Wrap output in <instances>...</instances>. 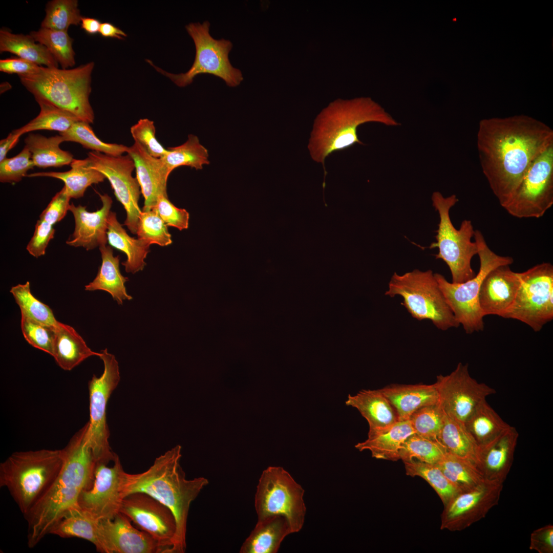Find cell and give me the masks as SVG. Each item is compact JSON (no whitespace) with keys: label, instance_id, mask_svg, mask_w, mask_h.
<instances>
[{"label":"cell","instance_id":"1","mask_svg":"<svg viewBox=\"0 0 553 553\" xmlns=\"http://www.w3.org/2000/svg\"><path fill=\"white\" fill-rule=\"evenodd\" d=\"M476 143L483 174L504 208L530 164L553 145V130L526 115L484 119Z\"/></svg>","mask_w":553,"mask_h":553},{"label":"cell","instance_id":"2","mask_svg":"<svg viewBox=\"0 0 553 553\" xmlns=\"http://www.w3.org/2000/svg\"><path fill=\"white\" fill-rule=\"evenodd\" d=\"M89 421L63 448L65 461L45 496L24 516L28 523L27 544L34 547L70 510L78 507L81 492L90 488L96 462L89 441Z\"/></svg>","mask_w":553,"mask_h":553},{"label":"cell","instance_id":"3","mask_svg":"<svg viewBox=\"0 0 553 553\" xmlns=\"http://www.w3.org/2000/svg\"><path fill=\"white\" fill-rule=\"evenodd\" d=\"M181 447L177 445L156 458L145 472H125L122 481L123 498L137 492L144 493L157 499L173 513L177 530L173 553L185 552L187 520L190 505L208 480L203 477L188 480L180 464Z\"/></svg>","mask_w":553,"mask_h":553},{"label":"cell","instance_id":"4","mask_svg":"<svg viewBox=\"0 0 553 553\" xmlns=\"http://www.w3.org/2000/svg\"><path fill=\"white\" fill-rule=\"evenodd\" d=\"M369 122L388 126L399 124L369 97L337 99L317 116L308 148L312 159L322 164L325 177L327 174L325 159L334 152L343 151L356 143L363 144L358 139L357 128Z\"/></svg>","mask_w":553,"mask_h":553},{"label":"cell","instance_id":"5","mask_svg":"<svg viewBox=\"0 0 553 553\" xmlns=\"http://www.w3.org/2000/svg\"><path fill=\"white\" fill-rule=\"evenodd\" d=\"M64 461L62 449L15 452L0 463V486L7 488L24 516L49 491Z\"/></svg>","mask_w":553,"mask_h":553},{"label":"cell","instance_id":"6","mask_svg":"<svg viewBox=\"0 0 553 553\" xmlns=\"http://www.w3.org/2000/svg\"><path fill=\"white\" fill-rule=\"evenodd\" d=\"M94 66L91 62L70 69L40 66L37 72L19 77L35 99L46 100L91 124L94 120L89 101Z\"/></svg>","mask_w":553,"mask_h":553},{"label":"cell","instance_id":"7","mask_svg":"<svg viewBox=\"0 0 553 553\" xmlns=\"http://www.w3.org/2000/svg\"><path fill=\"white\" fill-rule=\"evenodd\" d=\"M385 295L401 296V304L413 317L418 321L430 320L440 330L460 325L431 270L414 269L402 275L395 272Z\"/></svg>","mask_w":553,"mask_h":553},{"label":"cell","instance_id":"8","mask_svg":"<svg viewBox=\"0 0 553 553\" xmlns=\"http://www.w3.org/2000/svg\"><path fill=\"white\" fill-rule=\"evenodd\" d=\"M474 237L480 260L478 273L474 278L462 283H453L442 274L434 273L456 320L467 334L484 329V316L479 304V293L484 279L496 267L514 262L512 257L499 256L492 251L480 230H475Z\"/></svg>","mask_w":553,"mask_h":553},{"label":"cell","instance_id":"9","mask_svg":"<svg viewBox=\"0 0 553 553\" xmlns=\"http://www.w3.org/2000/svg\"><path fill=\"white\" fill-rule=\"evenodd\" d=\"M432 205L438 211L439 222L436 231V242L429 248H438L435 255L436 259L442 260L449 267L453 283H462L476 275L471 266L473 257L478 254V246L472 242L475 230L471 220L462 221L459 229L454 226L450 217V210L458 201L455 195L444 197L439 192L432 196Z\"/></svg>","mask_w":553,"mask_h":553},{"label":"cell","instance_id":"10","mask_svg":"<svg viewBox=\"0 0 553 553\" xmlns=\"http://www.w3.org/2000/svg\"><path fill=\"white\" fill-rule=\"evenodd\" d=\"M210 24L205 21L190 23L185 28L194 40L196 55L194 63L185 73L174 74L166 72L147 61L162 74L168 77L177 86L184 87L191 84L199 74H209L223 80L231 87H237L243 79L241 71L231 64L228 55L232 48L229 40L214 39L209 34Z\"/></svg>","mask_w":553,"mask_h":553},{"label":"cell","instance_id":"11","mask_svg":"<svg viewBox=\"0 0 553 553\" xmlns=\"http://www.w3.org/2000/svg\"><path fill=\"white\" fill-rule=\"evenodd\" d=\"M304 490L281 466H269L262 473L257 486L254 507L258 520L282 515L288 520L292 533L304 523L306 507Z\"/></svg>","mask_w":553,"mask_h":553},{"label":"cell","instance_id":"12","mask_svg":"<svg viewBox=\"0 0 553 553\" xmlns=\"http://www.w3.org/2000/svg\"><path fill=\"white\" fill-rule=\"evenodd\" d=\"M519 275L514 302L502 317L519 321L539 332L553 319V266L543 262Z\"/></svg>","mask_w":553,"mask_h":553},{"label":"cell","instance_id":"13","mask_svg":"<svg viewBox=\"0 0 553 553\" xmlns=\"http://www.w3.org/2000/svg\"><path fill=\"white\" fill-rule=\"evenodd\" d=\"M104 365L99 377L93 375L88 382L90 400L89 441L97 463L109 464L117 455L109 443L110 431L107 422V407L109 398L120 381L118 363L107 348L100 352Z\"/></svg>","mask_w":553,"mask_h":553},{"label":"cell","instance_id":"14","mask_svg":"<svg viewBox=\"0 0 553 553\" xmlns=\"http://www.w3.org/2000/svg\"><path fill=\"white\" fill-rule=\"evenodd\" d=\"M553 205V145L530 164L513 197L504 208L520 218H540Z\"/></svg>","mask_w":553,"mask_h":553},{"label":"cell","instance_id":"15","mask_svg":"<svg viewBox=\"0 0 553 553\" xmlns=\"http://www.w3.org/2000/svg\"><path fill=\"white\" fill-rule=\"evenodd\" d=\"M434 385L443 412L463 423L487 396L496 393L494 388L473 378L468 365L461 363L450 374L437 376Z\"/></svg>","mask_w":553,"mask_h":553},{"label":"cell","instance_id":"16","mask_svg":"<svg viewBox=\"0 0 553 553\" xmlns=\"http://www.w3.org/2000/svg\"><path fill=\"white\" fill-rule=\"evenodd\" d=\"M87 165L101 173L108 179L117 199L122 204L126 213L124 225L131 233L136 234L141 212L139 206L140 186L136 178L132 176L135 164L131 156H113L91 151L83 159Z\"/></svg>","mask_w":553,"mask_h":553},{"label":"cell","instance_id":"17","mask_svg":"<svg viewBox=\"0 0 553 553\" xmlns=\"http://www.w3.org/2000/svg\"><path fill=\"white\" fill-rule=\"evenodd\" d=\"M96 464L91 487L82 491L78 500V507L94 520L112 519L120 512L123 497L122 484L124 474L118 455L109 466Z\"/></svg>","mask_w":553,"mask_h":553},{"label":"cell","instance_id":"18","mask_svg":"<svg viewBox=\"0 0 553 553\" xmlns=\"http://www.w3.org/2000/svg\"><path fill=\"white\" fill-rule=\"evenodd\" d=\"M503 483L486 479L477 486L459 493L444 505L441 529L461 531L484 518L498 504Z\"/></svg>","mask_w":553,"mask_h":553},{"label":"cell","instance_id":"19","mask_svg":"<svg viewBox=\"0 0 553 553\" xmlns=\"http://www.w3.org/2000/svg\"><path fill=\"white\" fill-rule=\"evenodd\" d=\"M120 512L173 553L177 524L166 506L147 494L137 492L123 498Z\"/></svg>","mask_w":553,"mask_h":553},{"label":"cell","instance_id":"20","mask_svg":"<svg viewBox=\"0 0 553 553\" xmlns=\"http://www.w3.org/2000/svg\"><path fill=\"white\" fill-rule=\"evenodd\" d=\"M131 520L119 512L112 519L99 521L102 553H171L146 532L135 528Z\"/></svg>","mask_w":553,"mask_h":553},{"label":"cell","instance_id":"21","mask_svg":"<svg viewBox=\"0 0 553 553\" xmlns=\"http://www.w3.org/2000/svg\"><path fill=\"white\" fill-rule=\"evenodd\" d=\"M509 265L490 271L484 279L479 293V304L484 316L502 317L513 304L521 283L519 272Z\"/></svg>","mask_w":553,"mask_h":553},{"label":"cell","instance_id":"22","mask_svg":"<svg viewBox=\"0 0 553 553\" xmlns=\"http://www.w3.org/2000/svg\"><path fill=\"white\" fill-rule=\"evenodd\" d=\"M98 195L102 207L95 211H87L86 206L70 204L69 211L74 216L75 228L66 241L69 246L82 247L89 250L106 245L108 219L113 201L107 194Z\"/></svg>","mask_w":553,"mask_h":553},{"label":"cell","instance_id":"23","mask_svg":"<svg viewBox=\"0 0 553 553\" xmlns=\"http://www.w3.org/2000/svg\"><path fill=\"white\" fill-rule=\"evenodd\" d=\"M127 154L134 162L136 178L144 199L142 210H151L160 196H167L169 174L160 158L152 156L137 142L129 147Z\"/></svg>","mask_w":553,"mask_h":553},{"label":"cell","instance_id":"24","mask_svg":"<svg viewBox=\"0 0 553 553\" xmlns=\"http://www.w3.org/2000/svg\"><path fill=\"white\" fill-rule=\"evenodd\" d=\"M518 436L511 426L479 448L478 466L486 479L504 482L513 464Z\"/></svg>","mask_w":553,"mask_h":553},{"label":"cell","instance_id":"25","mask_svg":"<svg viewBox=\"0 0 553 553\" xmlns=\"http://www.w3.org/2000/svg\"><path fill=\"white\" fill-rule=\"evenodd\" d=\"M379 390L394 407L399 420H408L418 409L439 403L434 384H392Z\"/></svg>","mask_w":553,"mask_h":553},{"label":"cell","instance_id":"26","mask_svg":"<svg viewBox=\"0 0 553 553\" xmlns=\"http://www.w3.org/2000/svg\"><path fill=\"white\" fill-rule=\"evenodd\" d=\"M345 403L356 408L367 420L369 432L386 429L399 421L394 407L379 389L349 394Z\"/></svg>","mask_w":553,"mask_h":553},{"label":"cell","instance_id":"27","mask_svg":"<svg viewBox=\"0 0 553 553\" xmlns=\"http://www.w3.org/2000/svg\"><path fill=\"white\" fill-rule=\"evenodd\" d=\"M414 433L409 419L399 420L386 429L368 432V438L355 447L360 452L370 451L372 457L376 459L397 461L400 459L401 445Z\"/></svg>","mask_w":553,"mask_h":553},{"label":"cell","instance_id":"28","mask_svg":"<svg viewBox=\"0 0 553 553\" xmlns=\"http://www.w3.org/2000/svg\"><path fill=\"white\" fill-rule=\"evenodd\" d=\"M291 534L289 523L282 515H271L259 519L239 552L276 553L284 538Z\"/></svg>","mask_w":553,"mask_h":553},{"label":"cell","instance_id":"29","mask_svg":"<svg viewBox=\"0 0 553 553\" xmlns=\"http://www.w3.org/2000/svg\"><path fill=\"white\" fill-rule=\"evenodd\" d=\"M99 354L87 346L73 327L58 321L55 328L52 356L62 369L70 371L89 357H99Z\"/></svg>","mask_w":553,"mask_h":553},{"label":"cell","instance_id":"30","mask_svg":"<svg viewBox=\"0 0 553 553\" xmlns=\"http://www.w3.org/2000/svg\"><path fill=\"white\" fill-rule=\"evenodd\" d=\"M102 259L101 265L93 281L84 286L86 291L103 290L109 293L119 305L124 300H131L125 283L129 278L122 275L119 269V256H114L110 246L99 247Z\"/></svg>","mask_w":553,"mask_h":553},{"label":"cell","instance_id":"31","mask_svg":"<svg viewBox=\"0 0 553 553\" xmlns=\"http://www.w3.org/2000/svg\"><path fill=\"white\" fill-rule=\"evenodd\" d=\"M107 239L109 244L123 252L126 260L122 263L126 272L135 273L146 265L145 259L150 252V244L146 241L130 236L117 218L116 214L110 211L108 219Z\"/></svg>","mask_w":553,"mask_h":553},{"label":"cell","instance_id":"32","mask_svg":"<svg viewBox=\"0 0 553 553\" xmlns=\"http://www.w3.org/2000/svg\"><path fill=\"white\" fill-rule=\"evenodd\" d=\"M24 141L35 166L43 168L61 167L71 164L74 159L71 153L60 148V144L65 142L60 135L47 137L31 133Z\"/></svg>","mask_w":553,"mask_h":553},{"label":"cell","instance_id":"33","mask_svg":"<svg viewBox=\"0 0 553 553\" xmlns=\"http://www.w3.org/2000/svg\"><path fill=\"white\" fill-rule=\"evenodd\" d=\"M71 166L66 172H37L27 174L26 177H46L61 180L69 196L75 199L82 197L88 187L102 182L106 179L100 172L89 167L83 159H74Z\"/></svg>","mask_w":553,"mask_h":553},{"label":"cell","instance_id":"34","mask_svg":"<svg viewBox=\"0 0 553 553\" xmlns=\"http://www.w3.org/2000/svg\"><path fill=\"white\" fill-rule=\"evenodd\" d=\"M36 42L30 34H14L4 29L0 30L1 52L13 53L39 66L58 68V62L46 47Z\"/></svg>","mask_w":553,"mask_h":553},{"label":"cell","instance_id":"35","mask_svg":"<svg viewBox=\"0 0 553 553\" xmlns=\"http://www.w3.org/2000/svg\"><path fill=\"white\" fill-rule=\"evenodd\" d=\"M437 440L446 453L468 459L478 466L479 447L464 423L444 413L443 424Z\"/></svg>","mask_w":553,"mask_h":553},{"label":"cell","instance_id":"36","mask_svg":"<svg viewBox=\"0 0 553 553\" xmlns=\"http://www.w3.org/2000/svg\"><path fill=\"white\" fill-rule=\"evenodd\" d=\"M50 534L63 538L76 537L92 543L100 552L99 521L91 518L79 507L70 510L52 528Z\"/></svg>","mask_w":553,"mask_h":553},{"label":"cell","instance_id":"37","mask_svg":"<svg viewBox=\"0 0 553 553\" xmlns=\"http://www.w3.org/2000/svg\"><path fill=\"white\" fill-rule=\"evenodd\" d=\"M464 424L479 448L511 427L486 400L476 408Z\"/></svg>","mask_w":553,"mask_h":553},{"label":"cell","instance_id":"38","mask_svg":"<svg viewBox=\"0 0 553 553\" xmlns=\"http://www.w3.org/2000/svg\"><path fill=\"white\" fill-rule=\"evenodd\" d=\"M436 464L459 492L471 490L486 479L475 463L448 453Z\"/></svg>","mask_w":553,"mask_h":553},{"label":"cell","instance_id":"39","mask_svg":"<svg viewBox=\"0 0 553 553\" xmlns=\"http://www.w3.org/2000/svg\"><path fill=\"white\" fill-rule=\"evenodd\" d=\"M40 107V112L25 125L13 130L22 135L37 130L57 131L60 133L68 130L80 120L71 113L56 107L41 99H35Z\"/></svg>","mask_w":553,"mask_h":553},{"label":"cell","instance_id":"40","mask_svg":"<svg viewBox=\"0 0 553 553\" xmlns=\"http://www.w3.org/2000/svg\"><path fill=\"white\" fill-rule=\"evenodd\" d=\"M207 150L200 143L198 138L190 134L185 143L168 148L167 153L160 158L170 174L182 166L201 169L204 165L209 164Z\"/></svg>","mask_w":553,"mask_h":553},{"label":"cell","instance_id":"41","mask_svg":"<svg viewBox=\"0 0 553 553\" xmlns=\"http://www.w3.org/2000/svg\"><path fill=\"white\" fill-rule=\"evenodd\" d=\"M35 41L44 45L63 69H68L75 64L73 39L65 31L40 28L30 32Z\"/></svg>","mask_w":553,"mask_h":553},{"label":"cell","instance_id":"42","mask_svg":"<svg viewBox=\"0 0 553 553\" xmlns=\"http://www.w3.org/2000/svg\"><path fill=\"white\" fill-rule=\"evenodd\" d=\"M404 464L406 474L424 479L435 491L444 505L460 493L436 464L417 461L404 462Z\"/></svg>","mask_w":553,"mask_h":553},{"label":"cell","instance_id":"43","mask_svg":"<svg viewBox=\"0 0 553 553\" xmlns=\"http://www.w3.org/2000/svg\"><path fill=\"white\" fill-rule=\"evenodd\" d=\"M65 142H73L81 144L83 147L94 152L108 155L118 156L127 152L129 147L117 143H111L100 140L94 133L90 123L78 121L68 130L60 133Z\"/></svg>","mask_w":553,"mask_h":553},{"label":"cell","instance_id":"44","mask_svg":"<svg viewBox=\"0 0 553 553\" xmlns=\"http://www.w3.org/2000/svg\"><path fill=\"white\" fill-rule=\"evenodd\" d=\"M446 453L437 440L421 436L417 434L410 436L399 451V458L403 462L417 461L436 464Z\"/></svg>","mask_w":553,"mask_h":553},{"label":"cell","instance_id":"45","mask_svg":"<svg viewBox=\"0 0 553 553\" xmlns=\"http://www.w3.org/2000/svg\"><path fill=\"white\" fill-rule=\"evenodd\" d=\"M10 292L19 306L21 314L46 325L55 326L57 324L58 321L50 307L32 294L29 281L12 286Z\"/></svg>","mask_w":553,"mask_h":553},{"label":"cell","instance_id":"46","mask_svg":"<svg viewBox=\"0 0 553 553\" xmlns=\"http://www.w3.org/2000/svg\"><path fill=\"white\" fill-rule=\"evenodd\" d=\"M41 28L67 31L71 25H78L82 17L77 0H53L46 8Z\"/></svg>","mask_w":553,"mask_h":553},{"label":"cell","instance_id":"47","mask_svg":"<svg viewBox=\"0 0 553 553\" xmlns=\"http://www.w3.org/2000/svg\"><path fill=\"white\" fill-rule=\"evenodd\" d=\"M444 417V412L437 403L418 409L411 415L409 420L415 434L438 441Z\"/></svg>","mask_w":553,"mask_h":553},{"label":"cell","instance_id":"48","mask_svg":"<svg viewBox=\"0 0 553 553\" xmlns=\"http://www.w3.org/2000/svg\"><path fill=\"white\" fill-rule=\"evenodd\" d=\"M136 235L138 239L144 240L150 245L155 244L166 246L172 243L167 226L154 209L141 211Z\"/></svg>","mask_w":553,"mask_h":553},{"label":"cell","instance_id":"49","mask_svg":"<svg viewBox=\"0 0 553 553\" xmlns=\"http://www.w3.org/2000/svg\"><path fill=\"white\" fill-rule=\"evenodd\" d=\"M20 327L24 338L30 345L52 355L55 326L38 322L21 314Z\"/></svg>","mask_w":553,"mask_h":553},{"label":"cell","instance_id":"50","mask_svg":"<svg viewBox=\"0 0 553 553\" xmlns=\"http://www.w3.org/2000/svg\"><path fill=\"white\" fill-rule=\"evenodd\" d=\"M34 166L31 154L25 146L15 156L6 158L0 161V181L9 183L18 182Z\"/></svg>","mask_w":553,"mask_h":553},{"label":"cell","instance_id":"51","mask_svg":"<svg viewBox=\"0 0 553 553\" xmlns=\"http://www.w3.org/2000/svg\"><path fill=\"white\" fill-rule=\"evenodd\" d=\"M130 132L135 142L139 144L150 155L161 158L168 152L156 139V129L153 121L140 119L131 126Z\"/></svg>","mask_w":553,"mask_h":553},{"label":"cell","instance_id":"52","mask_svg":"<svg viewBox=\"0 0 553 553\" xmlns=\"http://www.w3.org/2000/svg\"><path fill=\"white\" fill-rule=\"evenodd\" d=\"M152 209L156 210L167 226L176 227L180 230L188 228L189 213L185 209L175 206L167 196H160Z\"/></svg>","mask_w":553,"mask_h":553},{"label":"cell","instance_id":"53","mask_svg":"<svg viewBox=\"0 0 553 553\" xmlns=\"http://www.w3.org/2000/svg\"><path fill=\"white\" fill-rule=\"evenodd\" d=\"M55 232L52 225L40 219L37 220L33 235L26 247L29 254L36 258L44 256Z\"/></svg>","mask_w":553,"mask_h":553},{"label":"cell","instance_id":"54","mask_svg":"<svg viewBox=\"0 0 553 553\" xmlns=\"http://www.w3.org/2000/svg\"><path fill=\"white\" fill-rule=\"evenodd\" d=\"M70 199L63 186L52 198L47 206L42 211L39 216V219L52 225L60 221L69 210Z\"/></svg>","mask_w":553,"mask_h":553},{"label":"cell","instance_id":"55","mask_svg":"<svg viewBox=\"0 0 553 553\" xmlns=\"http://www.w3.org/2000/svg\"><path fill=\"white\" fill-rule=\"evenodd\" d=\"M529 549L539 553H552V525L548 524L533 531L530 535Z\"/></svg>","mask_w":553,"mask_h":553},{"label":"cell","instance_id":"56","mask_svg":"<svg viewBox=\"0 0 553 553\" xmlns=\"http://www.w3.org/2000/svg\"><path fill=\"white\" fill-rule=\"evenodd\" d=\"M40 66L20 58L0 60V71L8 74H17L18 76L34 74Z\"/></svg>","mask_w":553,"mask_h":553},{"label":"cell","instance_id":"57","mask_svg":"<svg viewBox=\"0 0 553 553\" xmlns=\"http://www.w3.org/2000/svg\"><path fill=\"white\" fill-rule=\"evenodd\" d=\"M20 136L12 131L0 141V161L7 158V153L18 143Z\"/></svg>","mask_w":553,"mask_h":553},{"label":"cell","instance_id":"58","mask_svg":"<svg viewBox=\"0 0 553 553\" xmlns=\"http://www.w3.org/2000/svg\"><path fill=\"white\" fill-rule=\"evenodd\" d=\"M99 33L104 37L116 38L118 39H123L127 36L120 28L108 22L101 23Z\"/></svg>","mask_w":553,"mask_h":553},{"label":"cell","instance_id":"59","mask_svg":"<svg viewBox=\"0 0 553 553\" xmlns=\"http://www.w3.org/2000/svg\"><path fill=\"white\" fill-rule=\"evenodd\" d=\"M80 23L81 28L88 34L94 35L99 33L101 23L97 19L82 17Z\"/></svg>","mask_w":553,"mask_h":553},{"label":"cell","instance_id":"60","mask_svg":"<svg viewBox=\"0 0 553 553\" xmlns=\"http://www.w3.org/2000/svg\"><path fill=\"white\" fill-rule=\"evenodd\" d=\"M11 88V85L7 82H3L1 84V93H3Z\"/></svg>","mask_w":553,"mask_h":553}]
</instances>
